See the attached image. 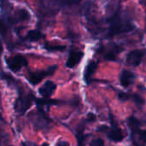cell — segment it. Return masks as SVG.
Segmentation results:
<instances>
[{"instance_id": "cell-12", "label": "cell", "mask_w": 146, "mask_h": 146, "mask_svg": "<svg viewBox=\"0 0 146 146\" xmlns=\"http://www.w3.org/2000/svg\"><path fill=\"white\" fill-rule=\"evenodd\" d=\"M98 68V62L93 61V60H90L87 63V65L85 68V71H84V81L86 82V85H89L92 81V77L94 74V73L96 72Z\"/></svg>"}, {"instance_id": "cell-14", "label": "cell", "mask_w": 146, "mask_h": 146, "mask_svg": "<svg viewBox=\"0 0 146 146\" xmlns=\"http://www.w3.org/2000/svg\"><path fill=\"white\" fill-rule=\"evenodd\" d=\"M44 37V34L39 30L34 29V30H30L27 32V33L25 37V39H27V41H30V42H36Z\"/></svg>"}, {"instance_id": "cell-9", "label": "cell", "mask_w": 146, "mask_h": 146, "mask_svg": "<svg viewBox=\"0 0 146 146\" xmlns=\"http://www.w3.org/2000/svg\"><path fill=\"white\" fill-rule=\"evenodd\" d=\"M135 79H136L135 74L130 70H127V69H123L121 71V73L120 74V76H119L120 84L124 88H127L132 84H133Z\"/></svg>"}, {"instance_id": "cell-20", "label": "cell", "mask_w": 146, "mask_h": 146, "mask_svg": "<svg viewBox=\"0 0 146 146\" xmlns=\"http://www.w3.org/2000/svg\"><path fill=\"white\" fill-rule=\"evenodd\" d=\"M22 146H37L32 142H22Z\"/></svg>"}, {"instance_id": "cell-8", "label": "cell", "mask_w": 146, "mask_h": 146, "mask_svg": "<svg viewBox=\"0 0 146 146\" xmlns=\"http://www.w3.org/2000/svg\"><path fill=\"white\" fill-rule=\"evenodd\" d=\"M84 56V52L76 49H72L69 51L68 58L66 62V67L68 68H73L78 65Z\"/></svg>"}, {"instance_id": "cell-22", "label": "cell", "mask_w": 146, "mask_h": 146, "mask_svg": "<svg viewBox=\"0 0 146 146\" xmlns=\"http://www.w3.org/2000/svg\"><path fill=\"white\" fill-rule=\"evenodd\" d=\"M37 146H38V145H37ZM40 146H49V144H47V143H44L43 145H41Z\"/></svg>"}, {"instance_id": "cell-16", "label": "cell", "mask_w": 146, "mask_h": 146, "mask_svg": "<svg viewBox=\"0 0 146 146\" xmlns=\"http://www.w3.org/2000/svg\"><path fill=\"white\" fill-rule=\"evenodd\" d=\"M43 48L50 52H55V51H64L66 50L65 45L61 44H52L50 43H45L43 45Z\"/></svg>"}, {"instance_id": "cell-19", "label": "cell", "mask_w": 146, "mask_h": 146, "mask_svg": "<svg viewBox=\"0 0 146 146\" xmlns=\"http://www.w3.org/2000/svg\"><path fill=\"white\" fill-rule=\"evenodd\" d=\"M96 120V115L92 113H89L87 115V121H94Z\"/></svg>"}, {"instance_id": "cell-18", "label": "cell", "mask_w": 146, "mask_h": 146, "mask_svg": "<svg viewBox=\"0 0 146 146\" xmlns=\"http://www.w3.org/2000/svg\"><path fill=\"white\" fill-rule=\"evenodd\" d=\"M90 146H104V140L103 139H96L91 141Z\"/></svg>"}, {"instance_id": "cell-17", "label": "cell", "mask_w": 146, "mask_h": 146, "mask_svg": "<svg viewBox=\"0 0 146 146\" xmlns=\"http://www.w3.org/2000/svg\"><path fill=\"white\" fill-rule=\"evenodd\" d=\"M134 133H137L139 136V139L141 141H143L144 143L146 144V130L145 129H140L139 128Z\"/></svg>"}, {"instance_id": "cell-21", "label": "cell", "mask_w": 146, "mask_h": 146, "mask_svg": "<svg viewBox=\"0 0 146 146\" xmlns=\"http://www.w3.org/2000/svg\"><path fill=\"white\" fill-rule=\"evenodd\" d=\"M2 52H3V46H2V43H1V41H0V57H1Z\"/></svg>"}, {"instance_id": "cell-2", "label": "cell", "mask_w": 146, "mask_h": 146, "mask_svg": "<svg viewBox=\"0 0 146 146\" xmlns=\"http://www.w3.org/2000/svg\"><path fill=\"white\" fill-rule=\"evenodd\" d=\"M19 96L15 100L14 104V109L16 113L19 115H24L27 110L32 106L33 102L35 99V97L32 92H25L22 89L18 88Z\"/></svg>"}, {"instance_id": "cell-5", "label": "cell", "mask_w": 146, "mask_h": 146, "mask_svg": "<svg viewBox=\"0 0 146 146\" xmlns=\"http://www.w3.org/2000/svg\"><path fill=\"white\" fill-rule=\"evenodd\" d=\"M4 60H5V62H6L8 68L14 73H17L21 69V68L27 66V58L21 54L6 56L4 58Z\"/></svg>"}, {"instance_id": "cell-10", "label": "cell", "mask_w": 146, "mask_h": 146, "mask_svg": "<svg viewBox=\"0 0 146 146\" xmlns=\"http://www.w3.org/2000/svg\"><path fill=\"white\" fill-rule=\"evenodd\" d=\"M56 89V85L51 80H47L38 88V93L44 98H50L55 92Z\"/></svg>"}, {"instance_id": "cell-1", "label": "cell", "mask_w": 146, "mask_h": 146, "mask_svg": "<svg viewBox=\"0 0 146 146\" xmlns=\"http://www.w3.org/2000/svg\"><path fill=\"white\" fill-rule=\"evenodd\" d=\"M110 23V27L107 33V36L109 38H112L115 35L128 33L133 31L135 27L134 25L128 20L122 18L118 10L115 13H112L109 15L107 19Z\"/></svg>"}, {"instance_id": "cell-23", "label": "cell", "mask_w": 146, "mask_h": 146, "mask_svg": "<svg viewBox=\"0 0 146 146\" xmlns=\"http://www.w3.org/2000/svg\"><path fill=\"white\" fill-rule=\"evenodd\" d=\"M134 146H142V145H138L136 142H134Z\"/></svg>"}, {"instance_id": "cell-3", "label": "cell", "mask_w": 146, "mask_h": 146, "mask_svg": "<svg viewBox=\"0 0 146 146\" xmlns=\"http://www.w3.org/2000/svg\"><path fill=\"white\" fill-rule=\"evenodd\" d=\"M57 69V65H52L46 69L43 70H35V71H30L28 70L27 74L26 76L27 80L31 84L32 86H36L38 83L41 82L42 80L48 76H51L55 74V72Z\"/></svg>"}, {"instance_id": "cell-11", "label": "cell", "mask_w": 146, "mask_h": 146, "mask_svg": "<svg viewBox=\"0 0 146 146\" xmlns=\"http://www.w3.org/2000/svg\"><path fill=\"white\" fill-rule=\"evenodd\" d=\"M118 98L121 102H125L127 100H132L134 104H136L139 106H143L145 104V100L140 97L138 94H131V93H126V92H120L118 94Z\"/></svg>"}, {"instance_id": "cell-15", "label": "cell", "mask_w": 146, "mask_h": 146, "mask_svg": "<svg viewBox=\"0 0 146 146\" xmlns=\"http://www.w3.org/2000/svg\"><path fill=\"white\" fill-rule=\"evenodd\" d=\"M121 50L118 46L115 45L114 47H112L111 49H110V50L104 54V58L105 60H107V61H115V60H116V56H117V54H118Z\"/></svg>"}, {"instance_id": "cell-4", "label": "cell", "mask_w": 146, "mask_h": 146, "mask_svg": "<svg viewBox=\"0 0 146 146\" xmlns=\"http://www.w3.org/2000/svg\"><path fill=\"white\" fill-rule=\"evenodd\" d=\"M28 118L36 130L46 129L50 124V120L46 116L44 110H38L37 111L31 112Z\"/></svg>"}, {"instance_id": "cell-6", "label": "cell", "mask_w": 146, "mask_h": 146, "mask_svg": "<svg viewBox=\"0 0 146 146\" xmlns=\"http://www.w3.org/2000/svg\"><path fill=\"white\" fill-rule=\"evenodd\" d=\"M111 118V117H110ZM111 123H112V128H109L108 127H100L101 128L103 129H105L107 132V136L109 138L110 140L113 141V142H115V143H119V142H121L123 139H124V134L122 133V131L121 128H119L115 122L113 121L112 118H111Z\"/></svg>"}, {"instance_id": "cell-7", "label": "cell", "mask_w": 146, "mask_h": 146, "mask_svg": "<svg viewBox=\"0 0 146 146\" xmlns=\"http://www.w3.org/2000/svg\"><path fill=\"white\" fill-rule=\"evenodd\" d=\"M145 52L141 50H133L130 51L126 57V63L129 66L138 67L142 62Z\"/></svg>"}, {"instance_id": "cell-13", "label": "cell", "mask_w": 146, "mask_h": 146, "mask_svg": "<svg viewBox=\"0 0 146 146\" xmlns=\"http://www.w3.org/2000/svg\"><path fill=\"white\" fill-rule=\"evenodd\" d=\"M34 103L37 106L38 110H44V106H51V105H57L61 103L59 100L50 99V98H36L34 99Z\"/></svg>"}]
</instances>
